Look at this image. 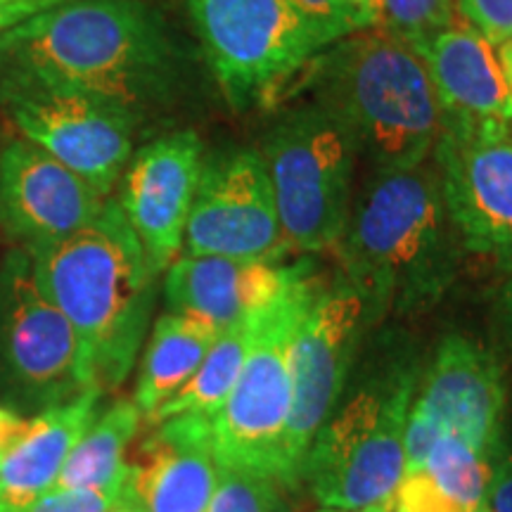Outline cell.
Segmentation results:
<instances>
[{
	"mask_svg": "<svg viewBox=\"0 0 512 512\" xmlns=\"http://www.w3.org/2000/svg\"><path fill=\"white\" fill-rule=\"evenodd\" d=\"M339 3L358 19L361 29H370L377 24V0H339Z\"/></svg>",
	"mask_w": 512,
	"mask_h": 512,
	"instance_id": "34",
	"label": "cell"
},
{
	"mask_svg": "<svg viewBox=\"0 0 512 512\" xmlns=\"http://www.w3.org/2000/svg\"><path fill=\"white\" fill-rule=\"evenodd\" d=\"M316 102L330 107L377 169L432 159L444 110L418 50L380 29L332 43L311 62Z\"/></svg>",
	"mask_w": 512,
	"mask_h": 512,
	"instance_id": "4",
	"label": "cell"
},
{
	"mask_svg": "<svg viewBox=\"0 0 512 512\" xmlns=\"http://www.w3.org/2000/svg\"><path fill=\"white\" fill-rule=\"evenodd\" d=\"M143 413L133 401H117L91 422L69 453L57 489H110L128 479L126 451L136 437Z\"/></svg>",
	"mask_w": 512,
	"mask_h": 512,
	"instance_id": "22",
	"label": "cell"
},
{
	"mask_svg": "<svg viewBox=\"0 0 512 512\" xmlns=\"http://www.w3.org/2000/svg\"><path fill=\"white\" fill-rule=\"evenodd\" d=\"M0 373L38 403H62L93 389L81 339L36 285L27 252H12L0 271Z\"/></svg>",
	"mask_w": 512,
	"mask_h": 512,
	"instance_id": "10",
	"label": "cell"
},
{
	"mask_svg": "<svg viewBox=\"0 0 512 512\" xmlns=\"http://www.w3.org/2000/svg\"><path fill=\"white\" fill-rule=\"evenodd\" d=\"M335 247L370 323L437 304L456 278L463 240L432 159L377 169Z\"/></svg>",
	"mask_w": 512,
	"mask_h": 512,
	"instance_id": "2",
	"label": "cell"
},
{
	"mask_svg": "<svg viewBox=\"0 0 512 512\" xmlns=\"http://www.w3.org/2000/svg\"><path fill=\"white\" fill-rule=\"evenodd\" d=\"M358 152L354 131L320 102L275 121L261 157L287 247L323 252L337 245L351 211Z\"/></svg>",
	"mask_w": 512,
	"mask_h": 512,
	"instance_id": "6",
	"label": "cell"
},
{
	"mask_svg": "<svg viewBox=\"0 0 512 512\" xmlns=\"http://www.w3.org/2000/svg\"><path fill=\"white\" fill-rule=\"evenodd\" d=\"M422 470L465 512H475L479 505L486 503V494L494 479L489 460L451 434H444L434 444Z\"/></svg>",
	"mask_w": 512,
	"mask_h": 512,
	"instance_id": "24",
	"label": "cell"
},
{
	"mask_svg": "<svg viewBox=\"0 0 512 512\" xmlns=\"http://www.w3.org/2000/svg\"><path fill=\"white\" fill-rule=\"evenodd\" d=\"M475 512H489V508H486V503H484V505H479Z\"/></svg>",
	"mask_w": 512,
	"mask_h": 512,
	"instance_id": "39",
	"label": "cell"
},
{
	"mask_svg": "<svg viewBox=\"0 0 512 512\" xmlns=\"http://www.w3.org/2000/svg\"><path fill=\"white\" fill-rule=\"evenodd\" d=\"M100 389L55 403L29 420L17 444L0 458V512H22L50 491L69 453L98 411Z\"/></svg>",
	"mask_w": 512,
	"mask_h": 512,
	"instance_id": "20",
	"label": "cell"
},
{
	"mask_svg": "<svg viewBox=\"0 0 512 512\" xmlns=\"http://www.w3.org/2000/svg\"><path fill=\"white\" fill-rule=\"evenodd\" d=\"M448 216L465 249L501 256L512 247V119L444 121L432 152Z\"/></svg>",
	"mask_w": 512,
	"mask_h": 512,
	"instance_id": "13",
	"label": "cell"
},
{
	"mask_svg": "<svg viewBox=\"0 0 512 512\" xmlns=\"http://www.w3.org/2000/svg\"><path fill=\"white\" fill-rule=\"evenodd\" d=\"M107 512H145V510H143V505H140V503L136 501V498H133L131 494H128V486H126L124 496H121L119 501L114 503L112 508L107 510Z\"/></svg>",
	"mask_w": 512,
	"mask_h": 512,
	"instance_id": "36",
	"label": "cell"
},
{
	"mask_svg": "<svg viewBox=\"0 0 512 512\" xmlns=\"http://www.w3.org/2000/svg\"><path fill=\"white\" fill-rule=\"evenodd\" d=\"M192 256L275 261L287 249L271 176L259 150L207 159L185 226Z\"/></svg>",
	"mask_w": 512,
	"mask_h": 512,
	"instance_id": "12",
	"label": "cell"
},
{
	"mask_svg": "<svg viewBox=\"0 0 512 512\" xmlns=\"http://www.w3.org/2000/svg\"><path fill=\"white\" fill-rule=\"evenodd\" d=\"M124 491L126 484L110 486V489H57L53 486L22 512H107L124 496Z\"/></svg>",
	"mask_w": 512,
	"mask_h": 512,
	"instance_id": "27",
	"label": "cell"
},
{
	"mask_svg": "<svg viewBox=\"0 0 512 512\" xmlns=\"http://www.w3.org/2000/svg\"><path fill=\"white\" fill-rule=\"evenodd\" d=\"M501 60H503V67H505V76H508L510 98H512V41L503 43V46H501Z\"/></svg>",
	"mask_w": 512,
	"mask_h": 512,
	"instance_id": "37",
	"label": "cell"
},
{
	"mask_svg": "<svg viewBox=\"0 0 512 512\" xmlns=\"http://www.w3.org/2000/svg\"><path fill=\"white\" fill-rule=\"evenodd\" d=\"M489 512H512V456L503 460L486 494Z\"/></svg>",
	"mask_w": 512,
	"mask_h": 512,
	"instance_id": "32",
	"label": "cell"
},
{
	"mask_svg": "<svg viewBox=\"0 0 512 512\" xmlns=\"http://www.w3.org/2000/svg\"><path fill=\"white\" fill-rule=\"evenodd\" d=\"M24 252L36 285L81 339L88 387L117 389L145 339L157 278L124 209L107 200L88 226Z\"/></svg>",
	"mask_w": 512,
	"mask_h": 512,
	"instance_id": "3",
	"label": "cell"
},
{
	"mask_svg": "<svg viewBox=\"0 0 512 512\" xmlns=\"http://www.w3.org/2000/svg\"><path fill=\"white\" fill-rule=\"evenodd\" d=\"M456 17L453 0H377V24L415 50Z\"/></svg>",
	"mask_w": 512,
	"mask_h": 512,
	"instance_id": "25",
	"label": "cell"
},
{
	"mask_svg": "<svg viewBox=\"0 0 512 512\" xmlns=\"http://www.w3.org/2000/svg\"><path fill=\"white\" fill-rule=\"evenodd\" d=\"M29 420H24L22 415L10 411V408L0 406V458L10 451L12 446L17 444V439L22 437L24 430H27Z\"/></svg>",
	"mask_w": 512,
	"mask_h": 512,
	"instance_id": "33",
	"label": "cell"
},
{
	"mask_svg": "<svg viewBox=\"0 0 512 512\" xmlns=\"http://www.w3.org/2000/svg\"><path fill=\"white\" fill-rule=\"evenodd\" d=\"M64 0H0V36Z\"/></svg>",
	"mask_w": 512,
	"mask_h": 512,
	"instance_id": "31",
	"label": "cell"
},
{
	"mask_svg": "<svg viewBox=\"0 0 512 512\" xmlns=\"http://www.w3.org/2000/svg\"><path fill=\"white\" fill-rule=\"evenodd\" d=\"M320 283L297 266L280 299L254 316V339L233 392L209 422L211 451L223 467L259 472L290 486L285 460L292 408L290 347L299 318Z\"/></svg>",
	"mask_w": 512,
	"mask_h": 512,
	"instance_id": "5",
	"label": "cell"
},
{
	"mask_svg": "<svg viewBox=\"0 0 512 512\" xmlns=\"http://www.w3.org/2000/svg\"><path fill=\"white\" fill-rule=\"evenodd\" d=\"M254 316L223 330L188 384L169 401L162 403L147 422L157 425V422L176 418V415H195V418H207L211 422L226 403L228 394L233 392L242 366H245V358L254 339Z\"/></svg>",
	"mask_w": 512,
	"mask_h": 512,
	"instance_id": "23",
	"label": "cell"
},
{
	"mask_svg": "<svg viewBox=\"0 0 512 512\" xmlns=\"http://www.w3.org/2000/svg\"><path fill=\"white\" fill-rule=\"evenodd\" d=\"M363 323L366 311L361 297L344 283L330 290L320 285L294 328L290 347L292 408L285 437L290 484L302 477L311 441L342 396Z\"/></svg>",
	"mask_w": 512,
	"mask_h": 512,
	"instance_id": "11",
	"label": "cell"
},
{
	"mask_svg": "<svg viewBox=\"0 0 512 512\" xmlns=\"http://www.w3.org/2000/svg\"><path fill=\"white\" fill-rule=\"evenodd\" d=\"M456 12L494 46L512 41V0H453Z\"/></svg>",
	"mask_w": 512,
	"mask_h": 512,
	"instance_id": "29",
	"label": "cell"
},
{
	"mask_svg": "<svg viewBox=\"0 0 512 512\" xmlns=\"http://www.w3.org/2000/svg\"><path fill=\"white\" fill-rule=\"evenodd\" d=\"M219 463L211 451L207 418L176 415L157 430L128 463V494L145 512H207Z\"/></svg>",
	"mask_w": 512,
	"mask_h": 512,
	"instance_id": "18",
	"label": "cell"
},
{
	"mask_svg": "<svg viewBox=\"0 0 512 512\" xmlns=\"http://www.w3.org/2000/svg\"><path fill=\"white\" fill-rule=\"evenodd\" d=\"M176 48L143 0H64L0 36V81H31L136 112L166 93Z\"/></svg>",
	"mask_w": 512,
	"mask_h": 512,
	"instance_id": "1",
	"label": "cell"
},
{
	"mask_svg": "<svg viewBox=\"0 0 512 512\" xmlns=\"http://www.w3.org/2000/svg\"><path fill=\"white\" fill-rule=\"evenodd\" d=\"M425 62L448 124H498L512 119V98L501 55L467 19L422 43Z\"/></svg>",
	"mask_w": 512,
	"mask_h": 512,
	"instance_id": "19",
	"label": "cell"
},
{
	"mask_svg": "<svg viewBox=\"0 0 512 512\" xmlns=\"http://www.w3.org/2000/svg\"><path fill=\"white\" fill-rule=\"evenodd\" d=\"M107 200L27 138L0 150V226L24 249L50 245L88 226Z\"/></svg>",
	"mask_w": 512,
	"mask_h": 512,
	"instance_id": "15",
	"label": "cell"
},
{
	"mask_svg": "<svg viewBox=\"0 0 512 512\" xmlns=\"http://www.w3.org/2000/svg\"><path fill=\"white\" fill-rule=\"evenodd\" d=\"M392 510H394V501H392V503H384V505H377V508L358 510V512H392ZM320 512H344V510H328V508H320Z\"/></svg>",
	"mask_w": 512,
	"mask_h": 512,
	"instance_id": "38",
	"label": "cell"
},
{
	"mask_svg": "<svg viewBox=\"0 0 512 512\" xmlns=\"http://www.w3.org/2000/svg\"><path fill=\"white\" fill-rule=\"evenodd\" d=\"M501 261L505 266V283L501 290V309L505 313V318L512 323V247L505 254H501Z\"/></svg>",
	"mask_w": 512,
	"mask_h": 512,
	"instance_id": "35",
	"label": "cell"
},
{
	"mask_svg": "<svg viewBox=\"0 0 512 512\" xmlns=\"http://www.w3.org/2000/svg\"><path fill=\"white\" fill-rule=\"evenodd\" d=\"M0 102L22 138L110 197L133 157V110L31 81H0Z\"/></svg>",
	"mask_w": 512,
	"mask_h": 512,
	"instance_id": "9",
	"label": "cell"
},
{
	"mask_svg": "<svg viewBox=\"0 0 512 512\" xmlns=\"http://www.w3.org/2000/svg\"><path fill=\"white\" fill-rule=\"evenodd\" d=\"M275 477L219 465L214 496L207 512H290Z\"/></svg>",
	"mask_w": 512,
	"mask_h": 512,
	"instance_id": "26",
	"label": "cell"
},
{
	"mask_svg": "<svg viewBox=\"0 0 512 512\" xmlns=\"http://www.w3.org/2000/svg\"><path fill=\"white\" fill-rule=\"evenodd\" d=\"M219 335L209 323L181 313L166 311L157 318L140 363L133 399L145 420L188 384Z\"/></svg>",
	"mask_w": 512,
	"mask_h": 512,
	"instance_id": "21",
	"label": "cell"
},
{
	"mask_svg": "<svg viewBox=\"0 0 512 512\" xmlns=\"http://www.w3.org/2000/svg\"><path fill=\"white\" fill-rule=\"evenodd\" d=\"M297 266L185 254L166 268V311L197 318L219 332L271 306Z\"/></svg>",
	"mask_w": 512,
	"mask_h": 512,
	"instance_id": "17",
	"label": "cell"
},
{
	"mask_svg": "<svg viewBox=\"0 0 512 512\" xmlns=\"http://www.w3.org/2000/svg\"><path fill=\"white\" fill-rule=\"evenodd\" d=\"M290 3L297 5L304 15L316 19L318 24L335 31L339 38H347L356 31H366L361 29L358 19L339 0H290Z\"/></svg>",
	"mask_w": 512,
	"mask_h": 512,
	"instance_id": "30",
	"label": "cell"
},
{
	"mask_svg": "<svg viewBox=\"0 0 512 512\" xmlns=\"http://www.w3.org/2000/svg\"><path fill=\"white\" fill-rule=\"evenodd\" d=\"M204 166L197 133L178 131L140 147L126 166L119 207L159 275L176 261Z\"/></svg>",
	"mask_w": 512,
	"mask_h": 512,
	"instance_id": "14",
	"label": "cell"
},
{
	"mask_svg": "<svg viewBox=\"0 0 512 512\" xmlns=\"http://www.w3.org/2000/svg\"><path fill=\"white\" fill-rule=\"evenodd\" d=\"M192 24L230 102L271 100L316 60L335 31L290 0H185Z\"/></svg>",
	"mask_w": 512,
	"mask_h": 512,
	"instance_id": "7",
	"label": "cell"
},
{
	"mask_svg": "<svg viewBox=\"0 0 512 512\" xmlns=\"http://www.w3.org/2000/svg\"><path fill=\"white\" fill-rule=\"evenodd\" d=\"M501 368L489 351L465 337H448L411 411L486 458L496 444L503 413Z\"/></svg>",
	"mask_w": 512,
	"mask_h": 512,
	"instance_id": "16",
	"label": "cell"
},
{
	"mask_svg": "<svg viewBox=\"0 0 512 512\" xmlns=\"http://www.w3.org/2000/svg\"><path fill=\"white\" fill-rule=\"evenodd\" d=\"M392 512H465L460 505L448 498L434 484V479L425 470L403 475L399 489L394 494Z\"/></svg>",
	"mask_w": 512,
	"mask_h": 512,
	"instance_id": "28",
	"label": "cell"
},
{
	"mask_svg": "<svg viewBox=\"0 0 512 512\" xmlns=\"http://www.w3.org/2000/svg\"><path fill=\"white\" fill-rule=\"evenodd\" d=\"M408 375L356 392L325 420L304 458L302 477L320 508L358 512L392 503L403 475V432L411 411Z\"/></svg>",
	"mask_w": 512,
	"mask_h": 512,
	"instance_id": "8",
	"label": "cell"
}]
</instances>
